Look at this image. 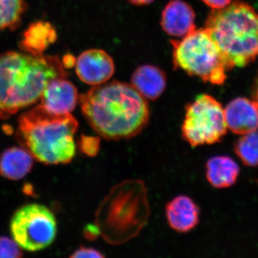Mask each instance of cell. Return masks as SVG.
<instances>
[{
    "label": "cell",
    "mask_w": 258,
    "mask_h": 258,
    "mask_svg": "<svg viewBox=\"0 0 258 258\" xmlns=\"http://www.w3.org/2000/svg\"><path fill=\"white\" fill-rule=\"evenodd\" d=\"M168 223L178 232L193 230L200 221V210L191 198L184 195L176 197L166 205Z\"/></svg>",
    "instance_id": "4fadbf2b"
},
{
    "label": "cell",
    "mask_w": 258,
    "mask_h": 258,
    "mask_svg": "<svg viewBox=\"0 0 258 258\" xmlns=\"http://www.w3.org/2000/svg\"><path fill=\"white\" fill-rule=\"evenodd\" d=\"M27 8V0H0V30L18 28Z\"/></svg>",
    "instance_id": "ac0fdd59"
},
{
    "label": "cell",
    "mask_w": 258,
    "mask_h": 258,
    "mask_svg": "<svg viewBox=\"0 0 258 258\" xmlns=\"http://www.w3.org/2000/svg\"><path fill=\"white\" fill-rule=\"evenodd\" d=\"M22 256L21 249L15 240L0 237V258H19Z\"/></svg>",
    "instance_id": "44dd1931"
},
{
    "label": "cell",
    "mask_w": 258,
    "mask_h": 258,
    "mask_svg": "<svg viewBox=\"0 0 258 258\" xmlns=\"http://www.w3.org/2000/svg\"><path fill=\"white\" fill-rule=\"evenodd\" d=\"M10 232L21 248L36 252L46 248L55 240L57 222L53 213L45 205L29 204L13 215Z\"/></svg>",
    "instance_id": "ba28073f"
},
{
    "label": "cell",
    "mask_w": 258,
    "mask_h": 258,
    "mask_svg": "<svg viewBox=\"0 0 258 258\" xmlns=\"http://www.w3.org/2000/svg\"><path fill=\"white\" fill-rule=\"evenodd\" d=\"M224 109L227 128L232 133L242 136L258 130V108L253 101L237 98Z\"/></svg>",
    "instance_id": "8fae6325"
},
{
    "label": "cell",
    "mask_w": 258,
    "mask_h": 258,
    "mask_svg": "<svg viewBox=\"0 0 258 258\" xmlns=\"http://www.w3.org/2000/svg\"><path fill=\"white\" fill-rule=\"evenodd\" d=\"M76 71L81 81L91 86L106 83L114 74V62L107 52L91 49L81 53L76 61Z\"/></svg>",
    "instance_id": "9c48e42d"
},
{
    "label": "cell",
    "mask_w": 258,
    "mask_h": 258,
    "mask_svg": "<svg viewBox=\"0 0 258 258\" xmlns=\"http://www.w3.org/2000/svg\"><path fill=\"white\" fill-rule=\"evenodd\" d=\"M78 128L71 113L55 114L40 104L20 115L17 138L36 160L49 165L68 164L76 155Z\"/></svg>",
    "instance_id": "3957f363"
},
{
    "label": "cell",
    "mask_w": 258,
    "mask_h": 258,
    "mask_svg": "<svg viewBox=\"0 0 258 258\" xmlns=\"http://www.w3.org/2000/svg\"><path fill=\"white\" fill-rule=\"evenodd\" d=\"M57 56L22 51L0 53V119L36 103L51 80L67 78Z\"/></svg>",
    "instance_id": "7a4b0ae2"
},
{
    "label": "cell",
    "mask_w": 258,
    "mask_h": 258,
    "mask_svg": "<svg viewBox=\"0 0 258 258\" xmlns=\"http://www.w3.org/2000/svg\"><path fill=\"white\" fill-rule=\"evenodd\" d=\"M195 13L191 7L181 0H171L162 12L161 25L170 36L181 37L195 30Z\"/></svg>",
    "instance_id": "7c38bea8"
},
{
    "label": "cell",
    "mask_w": 258,
    "mask_h": 258,
    "mask_svg": "<svg viewBox=\"0 0 258 258\" xmlns=\"http://www.w3.org/2000/svg\"><path fill=\"white\" fill-rule=\"evenodd\" d=\"M227 130L225 109L213 97L200 95L186 106L181 134L191 147L219 143Z\"/></svg>",
    "instance_id": "52a82bcc"
},
{
    "label": "cell",
    "mask_w": 258,
    "mask_h": 258,
    "mask_svg": "<svg viewBox=\"0 0 258 258\" xmlns=\"http://www.w3.org/2000/svg\"><path fill=\"white\" fill-rule=\"evenodd\" d=\"M57 40V32L50 23L38 21L31 24L20 42L22 50L42 55L50 44Z\"/></svg>",
    "instance_id": "e0dca14e"
},
{
    "label": "cell",
    "mask_w": 258,
    "mask_h": 258,
    "mask_svg": "<svg viewBox=\"0 0 258 258\" xmlns=\"http://www.w3.org/2000/svg\"><path fill=\"white\" fill-rule=\"evenodd\" d=\"M76 86L67 78L51 80L42 92L41 105L55 114H69L74 111L79 101Z\"/></svg>",
    "instance_id": "30bf717a"
},
{
    "label": "cell",
    "mask_w": 258,
    "mask_h": 258,
    "mask_svg": "<svg viewBox=\"0 0 258 258\" xmlns=\"http://www.w3.org/2000/svg\"><path fill=\"white\" fill-rule=\"evenodd\" d=\"M81 111L91 128L102 138H133L149 123L147 99L132 85L112 81L98 85L81 95Z\"/></svg>",
    "instance_id": "6da1fadb"
},
{
    "label": "cell",
    "mask_w": 258,
    "mask_h": 258,
    "mask_svg": "<svg viewBox=\"0 0 258 258\" xmlns=\"http://www.w3.org/2000/svg\"><path fill=\"white\" fill-rule=\"evenodd\" d=\"M212 9H221L232 3V0H202Z\"/></svg>",
    "instance_id": "603a6c76"
},
{
    "label": "cell",
    "mask_w": 258,
    "mask_h": 258,
    "mask_svg": "<svg viewBox=\"0 0 258 258\" xmlns=\"http://www.w3.org/2000/svg\"><path fill=\"white\" fill-rule=\"evenodd\" d=\"M235 152L244 165L258 166V130L242 135L235 144Z\"/></svg>",
    "instance_id": "d6986e66"
},
{
    "label": "cell",
    "mask_w": 258,
    "mask_h": 258,
    "mask_svg": "<svg viewBox=\"0 0 258 258\" xmlns=\"http://www.w3.org/2000/svg\"><path fill=\"white\" fill-rule=\"evenodd\" d=\"M132 85L146 99L156 100L165 91L166 75L159 68L144 64L136 70Z\"/></svg>",
    "instance_id": "5bb4252c"
},
{
    "label": "cell",
    "mask_w": 258,
    "mask_h": 258,
    "mask_svg": "<svg viewBox=\"0 0 258 258\" xmlns=\"http://www.w3.org/2000/svg\"><path fill=\"white\" fill-rule=\"evenodd\" d=\"M149 215L145 185L128 180L114 186L103 200L96 214V225L107 242L120 244L140 233Z\"/></svg>",
    "instance_id": "277c9868"
},
{
    "label": "cell",
    "mask_w": 258,
    "mask_h": 258,
    "mask_svg": "<svg viewBox=\"0 0 258 258\" xmlns=\"http://www.w3.org/2000/svg\"><path fill=\"white\" fill-rule=\"evenodd\" d=\"M33 159L23 147L10 148L0 157V175L10 180L23 179L31 171Z\"/></svg>",
    "instance_id": "2e32d148"
},
{
    "label": "cell",
    "mask_w": 258,
    "mask_h": 258,
    "mask_svg": "<svg viewBox=\"0 0 258 258\" xmlns=\"http://www.w3.org/2000/svg\"><path fill=\"white\" fill-rule=\"evenodd\" d=\"M104 254H102L100 251L93 248H88V247H81L77 250L75 251L71 257L81 258V257H104Z\"/></svg>",
    "instance_id": "7402d4cb"
},
{
    "label": "cell",
    "mask_w": 258,
    "mask_h": 258,
    "mask_svg": "<svg viewBox=\"0 0 258 258\" xmlns=\"http://www.w3.org/2000/svg\"><path fill=\"white\" fill-rule=\"evenodd\" d=\"M205 28L232 69L245 67L258 57V13L247 3L235 1L212 9Z\"/></svg>",
    "instance_id": "5b68a950"
},
{
    "label": "cell",
    "mask_w": 258,
    "mask_h": 258,
    "mask_svg": "<svg viewBox=\"0 0 258 258\" xmlns=\"http://www.w3.org/2000/svg\"><path fill=\"white\" fill-rule=\"evenodd\" d=\"M76 61L74 56L67 55L64 56L62 62L63 63L64 69H69V68L73 67L76 64Z\"/></svg>",
    "instance_id": "cb8c5ba5"
},
{
    "label": "cell",
    "mask_w": 258,
    "mask_h": 258,
    "mask_svg": "<svg viewBox=\"0 0 258 258\" xmlns=\"http://www.w3.org/2000/svg\"><path fill=\"white\" fill-rule=\"evenodd\" d=\"M252 101L255 103L258 108V76L257 79H256L255 83H254L253 100Z\"/></svg>",
    "instance_id": "484cf974"
},
{
    "label": "cell",
    "mask_w": 258,
    "mask_h": 258,
    "mask_svg": "<svg viewBox=\"0 0 258 258\" xmlns=\"http://www.w3.org/2000/svg\"><path fill=\"white\" fill-rule=\"evenodd\" d=\"M175 69L206 83L222 85L232 69L206 28L196 29L180 41L171 40Z\"/></svg>",
    "instance_id": "8992f818"
},
{
    "label": "cell",
    "mask_w": 258,
    "mask_h": 258,
    "mask_svg": "<svg viewBox=\"0 0 258 258\" xmlns=\"http://www.w3.org/2000/svg\"><path fill=\"white\" fill-rule=\"evenodd\" d=\"M129 1L135 5H147L151 4L154 0H129Z\"/></svg>",
    "instance_id": "d4e9b609"
},
{
    "label": "cell",
    "mask_w": 258,
    "mask_h": 258,
    "mask_svg": "<svg viewBox=\"0 0 258 258\" xmlns=\"http://www.w3.org/2000/svg\"><path fill=\"white\" fill-rule=\"evenodd\" d=\"M240 167L232 158L217 156L209 159L206 164L207 179L217 189L230 187L235 184Z\"/></svg>",
    "instance_id": "9a60e30c"
},
{
    "label": "cell",
    "mask_w": 258,
    "mask_h": 258,
    "mask_svg": "<svg viewBox=\"0 0 258 258\" xmlns=\"http://www.w3.org/2000/svg\"><path fill=\"white\" fill-rule=\"evenodd\" d=\"M101 147L99 137L91 136H81L79 141V147L83 154L88 157H95L98 154Z\"/></svg>",
    "instance_id": "ffe728a7"
}]
</instances>
